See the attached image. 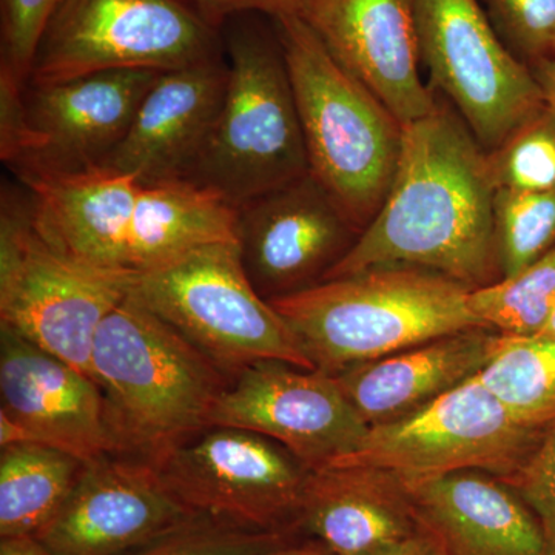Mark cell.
Instances as JSON below:
<instances>
[{
	"instance_id": "obj_1",
	"label": "cell",
	"mask_w": 555,
	"mask_h": 555,
	"mask_svg": "<svg viewBox=\"0 0 555 555\" xmlns=\"http://www.w3.org/2000/svg\"><path fill=\"white\" fill-rule=\"evenodd\" d=\"M488 152L443 98L403 126L392 185L377 217L323 281L379 266H414L469 288L502 280Z\"/></svg>"
},
{
	"instance_id": "obj_2",
	"label": "cell",
	"mask_w": 555,
	"mask_h": 555,
	"mask_svg": "<svg viewBox=\"0 0 555 555\" xmlns=\"http://www.w3.org/2000/svg\"><path fill=\"white\" fill-rule=\"evenodd\" d=\"M108 454L155 467L210 427L230 379L130 295L102 321L91 352Z\"/></svg>"
},
{
	"instance_id": "obj_3",
	"label": "cell",
	"mask_w": 555,
	"mask_h": 555,
	"mask_svg": "<svg viewBox=\"0 0 555 555\" xmlns=\"http://www.w3.org/2000/svg\"><path fill=\"white\" fill-rule=\"evenodd\" d=\"M473 288L414 266H379L270 299L313 367L335 375L459 332L486 328Z\"/></svg>"
},
{
	"instance_id": "obj_4",
	"label": "cell",
	"mask_w": 555,
	"mask_h": 555,
	"mask_svg": "<svg viewBox=\"0 0 555 555\" xmlns=\"http://www.w3.org/2000/svg\"><path fill=\"white\" fill-rule=\"evenodd\" d=\"M272 21L297 101L310 173L363 232L396 177L403 124L332 57L301 16Z\"/></svg>"
},
{
	"instance_id": "obj_5",
	"label": "cell",
	"mask_w": 555,
	"mask_h": 555,
	"mask_svg": "<svg viewBox=\"0 0 555 555\" xmlns=\"http://www.w3.org/2000/svg\"><path fill=\"white\" fill-rule=\"evenodd\" d=\"M261 17L238 14L222 25L228 89L189 177L235 207L310 173L283 46L272 17Z\"/></svg>"
},
{
	"instance_id": "obj_6",
	"label": "cell",
	"mask_w": 555,
	"mask_h": 555,
	"mask_svg": "<svg viewBox=\"0 0 555 555\" xmlns=\"http://www.w3.org/2000/svg\"><path fill=\"white\" fill-rule=\"evenodd\" d=\"M129 295L232 382L262 361L313 371L297 335L244 269L238 243L211 244L130 276Z\"/></svg>"
},
{
	"instance_id": "obj_7",
	"label": "cell",
	"mask_w": 555,
	"mask_h": 555,
	"mask_svg": "<svg viewBox=\"0 0 555 555\" xmlns=\"http://www.w3.org/2000/svg\"><path fill=\"white\" fill-rule=\"evenodd\" d=\"M130 276L93 269L61 254L36 228L28 193L21 195L3 185L0 327L91 377L98 328L129 295Z\"/></svg>"
},
{
	"instance_id": "obj_8",
	"label": "cell",
	"mask_w": 555,
	"mask_h": 555,
	"mask_svg": "<svg viewBox=\"0 0 555 555\" xmlns=\"http://www.w3.org/2000/svg\"><path fill=\"white\" fill-rule=\"evenodd\" d=\"M221 30L185 0H61L28 83L107 69L169 72L221 56Z\"/></svg>"
},
{
	"instance_id": "obj_9",
	"label": "cell",
	"mask_w": 555,
	"mask_h": 555,
	"mask_svg": "<svg viewBox=\"0 0 555 555\" xmlns=\"http://www.w3.org/2000/svg\"><path fill=\"white\" fill-rule=\"evenodd\" d=\"M160 72L122 68L0 90V158L16 175L98 167Z\"/></svg>"
},
{
	"instance_id": "obj_10",
	"label": "cell",
	"mask_w": 555,
	"mask_h": 555,
	"mask_svg": "<svg viewBox=\"0 0 555 555\" xmlns=\"http://www.w3.org/2000/svg\"><path fill=\"white\" fill-rule=\"evenodd\" d=\"M415 16L430 89L486 152L546 108L531 68L506 49L478 0H415Z\"/></svg>"
},
{
	"instance_id": "obj_11",
	"label": "cell",
	"mask_w": 555,
	"mask_h": 555,
	"mask_svg": "<svg viewBox=\"0 0 555 555\" xmlns=\"http://www.w3.org/2000/svg\"><path fill=\"white\" fill-rule=\"evenodd\" d=\"M534 434L518 425L478 374L414 414L369 426L360 447L331 466L377 467L404 483L460 470L505 478L534 448Z\"/></svg>"
},
{
	"instance_id": "obj_12",
	"label": "cell",
	"mask_w": 555,
	"mask_h": 555,
	"mask_svg": "<svg viewBox=\"0 0 555 555\" xmlns=\"http://www.w3.org/2000/svg\"><path fill=\"white\" fill-rule=\"evenodd\" d=\"M179 502L198 516L254 531L297 524L310 470L276 441L210 426L158 467Z\"/></svg>"
},
{
	"instance_id": "obj_13",
	"label": "cell",
	"mask_w": 555,
	"mask_h": 555,
	"mask_svg": "<svg viewBox=\"0 0 555 555\" xmlns=\"http://www.w3.org/2000/svg\"><path fill=\"white\" fill-rule=\"evenodd\" d=\"M210 426L240 427L276 441L309 470L352 454L369 425L334 375L262 361L222 390Z\"/></svg>"
},
{
	"instance_id": "obj_14",
	"label": "cell",
	"mask_w": 555,
	"mask_h": 555,
	"mask_svg": "<svg viewBox=\"0 0 555 555\" xmlns=\"http://www.w3.org/2000/svg\"><path fill=\"white\" fill-rule=\"evenodd\" d=\"M360 235L312 173L238 207L241 259L268 301L321 283Z\"/></svg>"
},
{
	"instance_id": "obj_15",
	"label": "cell",
	"mask_w": 555,
	"mask_h": 555,
	"mask_svg": "<svg viewBox=\"0 0 555 555\" xmlns=\"http://www.w3.org/2000/svg\"><path fill=\"white\" fill-rule=\"evenodd\" d=\"M193 517L158 467L104 454L83 465L60 513L36 537L53 555H122Z\"/></svg>"
},
{
	"instance_id": "obj_16",
	"label": "cell",
	"mask_w": 555,
	"mask_h": 555,
	"mask_svg": "<svg viewBox=\"0 0 555 555\" xmlns=\"http://www.w3.org/2000/svg\"><path fill=\"white\" fill-rule=\"evenodd\" d=\"M301 17L403 126L437 108L438 94L420 76L415 0H308Z\"/></svg>"
},
{
	"instance_id": "obj_17",
	"label": "cell",
	"mask_w": 555,
	"mask_h": 555,
	"mask_svg": "<svg viewBox=\"0 0 555 555\" xmlns=\"http://www.w3.org/2000/svg\"><path fill=\"white\" fill-rule=\"evenodd\" d=\"M228 78L221 56L160 72L101 166L130 175L139 185L189 179L217 122Z\"/></svg>"
},
{
	"instance_id": "obj_18",
	"label": "cell",
	"mask_w": 555,
	"mask_h": 555,
	"mask_svg": "<svg viewBox=\"0 0 555 555\" xmlns=\"http://www.w3.org/2000/svg\"><path fill=\"white\" fill-rule=\"evenodd\" d=\"M0 414L27 443L82 460L108 454L100 386L67 361L0 327Z\"/></svg>"
},
{
	"instance_id": "obj_19",
	"label": "cell",
	"mask_w": 555,
	"mask_h": 555,
	"mask_svg": "<svg viewBox=\"0 0 555 555\" xmlns=\"http://www.w3.org/2000/svg\"><path fill=\"white\" fill-rule=\"evenodd\" d=\"M17 179L30 196L33 219L47 243L90 268L130 275L137 179L102 166Z\"/></svg>"
},
{
	"instance_id": "obj_20",
	"label": "cell",
	"mask_w": 555,
	"mask_h": 555,
	"mask_svg": "<svg viewBox=\"0 0 555 555\" xmlns=\"http://www.w3.org/2000/svg\"><path fill=\"white\" fill-rule=\"evenodd\" d=\"M404 485L448 555H553L534 513L499 477L460 470Z\"/></svg>"
},
{
	"instance_id": "obj_21",
	"label": "cell",
	"mask_w": 555,
	"mask_h": 555,
	"mask_svg": "<svg viewBox=\"0 0 555 555\" xmlns=\"http://www.w3.org/2000/svg\"><path fill=\"white\" fill-rule=\"evenodd\" d=\"M495 337L489 328L459 332L345 369L334 378L369 426L396 422L480 374Z\"/></svg>"
},
{
	"instance_id": "obj_22",
	"label": "cell",
	"mask_w": 555,
	"mask_h": 555,
	"mask_svg": "<svg viewBox=\"0 0 555 555\" xmlns=\"http://www.w3.org/2000/svg\"><path fill=\"white\" fill-rule=\"evenodd\" d=\"M337 555H363L423 528L404 481L367 466L310 470L297 518Z\"/></svg>"
},
{
	"instance_id": "obj_23",
	"label": "cell",
	"mask_w": 555,
	"mask_h": 555,
	"mask_svg": "<svg viewBox=\"0 0 555 555\" xmlns=\"http://www.w3.org/2000/svg\"><path fill=\"white\" fill-rule=\"evenodd\" d=\"M238 243V207L192 179L139 185L129 238L130 275L211 246Z\"/></svg>"
},
{
	"instance_id": "obj_24",
	"label": "cell",
	"mask_w": 555,
	"mask_h": 555,
	"mask_svg": "<svg viewBox=\"0 0 555 555\" xmlns=\"http://www.w3.org/2000/svg\"><path fill=\"white\" fill-rule=\"evenodd\" d=\"M86 462L40 443L2 448L0 537L38 535L60 513Z\"/></svg>"
},
{
	"instance_id": "obj_25",
	"label": "cell",
	"mask_w": 555,
	"mask_h": 555,
	"mask_svg": "<svg viewBox=\"0 0 555 555\" xmlns=\"http://www.w3.org/2000/svg\"><path fill=\"white\" fill-rule=\"evenodd\" d=\"M480 377L518 425L531 430L554 425L555 337L496 334Z\"/></svg>"
},
{
	"instance_id": "obj_26",
	"label": "cell",
	"mask_w": 555,
	"mask_h": 555,
	"mask_svg": "<svg viewBox=\"0 0 555 555\" xmlns=\"http://www.w3.org/2000/svg\"><path fill=\"white\" fill-rule=\"evenodd\" d=\"M469 308L496 334L539 335L555 309V248L517 275L473 288Z\"/></svg>"
},
{
	"instance_id": "obj_27",
	"label": "cell",
	"mask_w": 555,
	"mask_h": 555,
	"mask_svg": "<svg viewBox=\"0 0 555 555\" xmlns=\"http://www.w3.org/2000/svg\"><path fill=\"white\" fill-rule=\"evenodd\" d=\"M494 240L500 276L517 275L555 248V192L496 190Z\"/></svg>"
},
{
	"instance_id": "obj_28",
	"label": "cell",
	"mask_w": 555,
	"mask_h": 555,
	"mask_svg": "<svg viewBox=\"0 0 555 555\" xmlns=\"http://www.w3.org/2000/svg\"><path fill=\"white\" fill-rule=\"evenodd\" d=\"M495 190L555 192V116L543 109L488 152Z\"/></svg>"
},
{
	"instance_id": "obj_29",
	"label": "cell",
	"mask_w": 555,
	"mask_h": 555,
	"mask_svg": "<svg viewBox=\"0 0 555 555\" xmlns=\"http://www.w3.org/2000/svg\"><path fill=\"white\" fill-rule=\"evenodd\" d=\"M286 537L287 531H254L198 516L122 555H262Z\"/></svg>"
},
{
	"instance_id": "obj_30",
	"label": "cell",
	"mask_w": 555,
	"mask_h": 555,
	"mask_svg": "<svg viewBox=\"0 0 555 555\" xmlns=\"http://www.w3.org/2000/svg\"><path fill=\"white\" fill-rule=\"evenodd\" d=\"M506 49L528 67L555 54V0H485Z\"/></svg>"
},
{
	"instance_id": "obj_31",
	"label": "cell",
	"mask_w": 555,
	"mask_h": 555,
	"mask_svg": "<svg viewBox=\"0 0 555 555\" xmlns=\"http://www.w3.org/2000/svg\"><path fill=\"white\" fill-rule=\"evenodd\" d=\"M61 0H0V82L25 89L39 40Z\"/></svg>"
},
{
	"instance_id": "obj_32",
	"label": "cell",
	"mask_w": 555,
	"mask_h": 555,
	"mask_svg": "<svg viewBox=\"0 0 555 555\" xmlns=\"http://www.w3.org/2000/svg\"><path fill=\"white\" fill-rule=\"evenodd\" d=\"M534 513L555 555V423L511 476L500 478Z\"/></svg>"
},
{
	"instance_id": "obj_33",
	"label": "cell",
	"mask_w": 555,
	"mask_h": 555,
	"mask_svg": "<svg viewBox=\"0 0 555 555\" xmlns=\"http://www.w3.org/2000/svg\"><path fill=\"white\" fill-rule=\"evenodd\" d=\"M211 25L221 30L230 17L262 14L266 17L301 16L308 0H185Z\"/></svg>"
},
{
	"instance_id": "obj_34",
	"label": "cell",
	"mask_w": 555,
	"mask_h": 555,
	"mask_svg": "<svg viewBox=\"0 0 555 555\" xmlns=\"http://www.w3.org/2000/svg\"><path fill=\"white\" fill-rule=\"evenodd\" d=\"M363 555H448V553L443 543L423 526L415 534Z\"/></svg>"
},
{
	"instance_id": "obj_35",
	"label": "cell",
	"mask_w": 555,
	"mask_h": 555,
	"mask_svg": "<svg viewBox=\"0 0 555 555\" xmlns=\"http://www.w3.org/2000/svg\"><path fill=\"white\" fill-rule=\"evenodd\" d=\"M0 555H53L35 535L7 537L0 540Z\"/></svg>"
},
{
	"instance_id": "obj_36",
	"label": "cell",
	"mask_w": 555,
	"mask_h": 555,
	"mask_svg": "<svg viewBox=\"0 0 555 555\" xmlns=\"http://www.w3.org/2000/svg\"><path fill=\"white\" fill-rule=\"evenodd\" d=\"M529 68L543 91L547 109L555 116V54Z\"/></svg>"
},
{
	"instance_id": "obj_37",
	"label": "cell",
	"mask_w": 555,
	"mask_h": 555,
	"mask_svg": "<svg viewBox=\"0 0 555 555\" xmlns=\"http://www.w3.org/2000/svg\"><path fill=\"white\" fill-rule=\"evenodd\" d=\"M262 555H337L331 547L324 543L318 542L313 539L310 542L298 543V545H291V543H283V545L273 547L268 553Z\"/></svg>"
},
{
	"instance_id": "obj_38",
	"label": "cell",
	"mask_w": 555,
	"mask_h": 555,
	"mask_svg": "<svg viewBox=\"0 0 555 555\" xmlns=\"http://www.w3.org/2000/svg\"><path fill=\"white\" fill-rule=\"evenodd\" d=\"M539 335H545V337H555V309L553 315L550 318V321H547L545 328H543Z\"/></svg>"
}]
</instances>
